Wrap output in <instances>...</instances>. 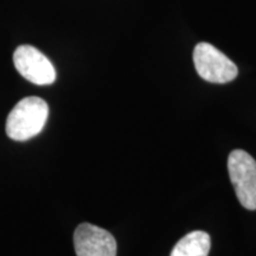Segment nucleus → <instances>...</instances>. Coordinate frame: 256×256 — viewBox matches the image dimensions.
<instances>
[{"instance_id": "f257e3e1", "label": "nucleus", "mask_w": 256, "mask_h": 256, "mask_svg": "<svg viewBox=\"0 0 256 256\" xmlns=\"http://www.w3.org/2000/svg\"><path fill=\"white\" fill-rule=\"evenodd\" d=\"M49 116V106L43 98L28 96L10 112L6 120V134L16 142H26L38 136Z\"/></svg>"}, {"instance_id": "f03ea898", "label": "nucleus", "mask_w": 256, "mask_h": 256, "mask_svg": "<svg viewBox=\"0 0 256 256\" xmlns=\"http://www.w3.org/2000/svg\"><path fill=\"white\" fill-rule=\"evenodd\" d=\"M228 171L241 206L256 210V160L246 151L235 150L229 154Z\"/></svg>"}, {"instance_id": "7ed1b4c3", "label": "nucleus", "mask_w": 256, "mask_h": 256, "mask_svg": "<svg viewBox=\"0 0 256 256\" xmlns=\"http://www.w3.org/2000/svg\"><path fill=\"white\" fill-rule=\"evenodd\" d=\"M194 63L198 75L211 83H228L236 78L238 69L229 57L209 43L197 44Z\"/></svg>"}, {"instance_id": "20e7f679", "label": "nucleus", "mask_w": 256, "mask_h": 256, "mask_svg": "<svg viewBox=\"0 0 256 256\" xmlns=\"http://www.w3.org/2000/svg\"><path fill=\"white\" fill-rule=\"evenodd\" d=\"M14 63L17 72L34 84L49 86L55 82L56 70L52 63L34 46H18L14 54Z\"/></svg>"}, {"instance_id": "39448f33", "label": "nucleus", "mask_w": 256, "mask_h": 256, "mask_svg": "<svg viewBox=\"0 0 256 256\" xmlns=\"http://www.w3.org/2000/svg\"><path fill=\"white\" fill-rule=\"evenodd\" d=\"M78 256H116V240L110 232L90 223H82L74 232Z\"/></svg>"}, {"instance_id": "423d86ee", "label": "nucleus", "mask_w": 256, "mask_h": 256, "mask_svg": "<svg viewBox=\"0 0 256 256\" xmlns=\"http://www.w3.org/2000/svg\"><path fill=\"white\" fill-rule=\"evenodd\" d=\"M211 248L210 235L202 230L188 232L171 252V256H208Z\"/></svg>"}]
</instances>
